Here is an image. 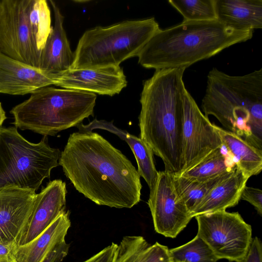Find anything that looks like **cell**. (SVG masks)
<instances>
[{
  "instance_id": "1",
  "label": "cell",
  "mask_w": 262,
  "mask_h": 262,
  "mask_svg": "<svg viewBox=\"0 0 262 262\" xmlns=\"http://www.w3.org/2000/svg\"><path fill=\"white\" fill-rule=\"evenodd\" d=\"M58 162L75 189L98 205L130 208L141 200L137 169L97 133L71 134Z\"/></svg>"
},
{
  "instance_id": "2",
  "label": "cell",
  "mask_w": 262,
  "mask_h": 262,
  "mask_svg": "<svg viewBox=\"0 0 262 262\" xmlns=\"http://www.w3.org/2000/svg\"><path fill=\"white\" fill-rule=\"evenodd\" d=\"M185 70H156L144 82L140 100V138L174 174L180 170Z\"/></svg>"
},
{
  "instance_id": "3",
  "label": "cell",
  "mask_w": 262,
  "mask_h": 262,
  "mask_svg": "<svg viewBox=\"0 0 262 262\" xmlns=\"http://www.w3.org/2000/svg\"><path fill=\"white\" fill-rule=\"evenodd\" d=\"M253 33L251 30H234L217 19L183 21L164 30L159 29L138 54V62L144 68L156 70L186 69L250 39Z\"/></svg>"
},
{
  "instance_id": "4",
  "label": "cell",
  "mask_w": 262,
  "mask_h": 262,
  "mask_svg": "<svg viewBox=\"0 0 262 262\" xmlns=\"http://www.w3.org/2000/svg\"><path fill=\"white\" fill-rule=\"evenodd\" d=\"M205 116H214L227 129L249 143L251 116L262 112V69L243 76L228 75L213 68L207 76L202 99Z\"/></svg>"
},
{
  "instance_id": "5",
  "label": "cell",
  "mask_w": 262,
  "mask_h": 262,
  "mask_svg": "<svg viewBox=\"0 0 262 262\" xmlns=\"http://www.w3.org/2000/svg\"><path fill=\"white\" fill-rule=\"evenodd\" d=\"M96 98L92 92L48 86L32 93L10 112L16 128L54 136L93 116Z\"/></svg>"
},
{
  "instance_id": "6",
  "label": "cell",
  "mask_w": 262,
  "mask_h": 262,
  "mask_svg": "<svg viewBox=\"0 0 262 262\" xmlns=\"http://www.w3.org/2000/svg\"><path fill=\"white\" fill-rule=\"evenodd\" d=\"M159 29L151 17L88 30L79 40L71 69L120 66L126 59L138 56Z\"/></svg>"
},
{
  "instance_id": "7",
  "label": "cell",
  "mask_w": 262,
  "mask_h": 262,
  "mask_svg": "<svg viewBox=\"0 0 262 262\" xmlns=\"http://www.w3.org/2000/svg\"><path fill=\"white\" fill-rule=\"evenodd\" d=\"M51 21L46 0L0 1V52L39 68Z\"/></svg>"
},
{
  "instance_id": "8",
  "label": "cell",
  "mask_w": 262,
  "mask_h": 262,
  "mask_svg": "<svg viewBox=\"0 0 262 262\" xmlns=\"http://www.w3.org/2000/svg\"><path fill=\"white\" fill-rule=\"evenodd\" d=\"M61 151L50 147L47 136L38 143L25 139L15 126L0 128V190L18 188L35 191L52 169Z\"/></svg>"
},
{
  "instance_id": "9",
  "label": "cell",
  "mask_w": 262,
  "mask_h": 262,
  "mask_svg": "<svg viewBox=\"0 0 262 262\" xmlns=\"http://www.w3.org/2000/svg\"><path fill=\"white\" fill-rule=\"evenodd\" d=\"M198 235L220 259L238 262L247 253L252 228L238 212L219 211L198 215Z\"/></svg>"
},
{
  "instance_id": "10",
  "label": "cell",
  "mask_w": 262,
  "mask_h": 262,
  "mask_svg": "<svg viewBox=\"0 0 262 262\" xmlns=\"http://www.w3.org/2000/svg\"><path fill=\"white\" fill-rule=\"evenodd\" d=\"M215 125L203 114L186 89L183 97L180 170L176 174L192 167L222 148L223 144Z\"/></svg>"
},
{
  "instance_id": "11",
  "label": "cell",
  "mask_w": 262,
  "mask_h": 262,
  "mask_svg": "<svg viewBox=\"0 0 262 262\" xmlns=\"http://www.w3.org/2000/svg\"><path fill=\"white\" fill-rule=\"evenodd\" d=\"M149 189L147 204L156 231L165 237H176L192 217L176 190L173 173L158 171L157 179Z\"/></svg>"
},
{
  "instance_id": "12",
  "label": "cell",
  "mask_w": 262,
  "mask_h": 262,
  "mask_svg": "<svg viewBox=\"0 0 262 262\" xmlns=\"http://www.w3.org/2000/svg\"><path fill=\"white\" fill-rule=\"evenodd\" d=\"M127 81L120 66L70 69L57 74L55 85L113 96L126 87Z\"/></svg>"
},
{
  "instance_id": "13",
  "label": "cell",
  "mask_w": 262,
  "mask_h": 262,
  "mask_svg": "<svg viewBox=\"0 0 262 262\" xmlns=\"http://www.w3.org/2000/svg\"><path fill=\"white\" fill-rule=\"evenodd\" d=\"M37 193L18 188L0 190V243L16 245L31 214Z\"/></svg>"
},
{
  "instance_id": "14",
  "label": "cell",
  "mask_w": 262,
  "mask_h": 262,
  "mask_svg": "<svg viewBox=\"0 0 262 262\" xmlns=\"http://www.w3.org/2000/svg\"><path fill=\"white\" fill-rule=\"evenodd\" d=\"M67 193L66 183L54 180L37 194L31 214L16 246L31 242L51 225L65 210Z\"/></svg>"
},
{
  "instance_id": "15",
  "label": "cell",
  "mask_w": 262,
  "mask_h": 262,
  "mask_svg": "<svg viewBox=\"0 0 262 262\" xmlns=\"http://www.w3.org/2000/svg\"><path fill=\"white\" fill-rule=\"evenodd\" d=\"M53 74L12 58L0 52V93L24 95L55 85Z\"/></svg>"
},
{
  "instance_id": "16",
  "label": "cell",
  "mask_w": 262,
  "mask_h": 262,
  "mask_svg": "<svg viewBox=\"0 0 262 262\" xmlns=\"http://www.w3.org/2000/svg\"><path fill=\"white\" fill-rule=\"evenodd\" d=\"M49 2L54 12V25L41 52L39 69L58 74L71 69L74 55L63 26L64 17L55 3Z\"/></svg>"
},
{
  "instance_id": "17",
  "label": "cell",
  "mask_w": 262,
  "mask_h": 262,
  "mask_svg": "<svg viewBox=\"0 0 262 262\" xmlns=\"http://www.w3.org/2000/svg\"><path fill=\"white\" fill-rule=\"evenodd\" d=\"M71 226L69 211H63L40 234L31 242L15 246L14 255L17 262H42L59 244L65 241Z\"/></svg>"
},
{
  "instance_id": "18",
  "label": "cell",
  "mask_w": 262,
  "mask_h": 262,
  "mask_svg": "<svg viewBox=\"0 0 262 262\" xmlns=\"http://www.w3.org/2000/svg\"><path fill=\"white\" fill-rule=\"evenodd\" d=\"M249 178L236 166L230 175L216 185L195 207L191 212L192 217L226 210L236 205Z\"/></svg>"
},
{
  "instance_id": "19",
  "label": "cell",
  "mask_w": 262,
  "mask_h": 262,
  "mask_svg": "<svg viewBox=\"0 0 262 262\" xmlns=\"http://www.w3.org/2000/svg\"><path fill=\"white\" fill-rule=\"evenodd\" d=\"M217 20L236 30L262 28V0H216Z\"/></svg>"
},
{
  "instance_id": "20",
  "label": "cell",
  "mask_w": 262,
  "mask_h": 262,
  "mask_svg": "<svg viewBox=\"0 0 262 262\" xmlns=\"http://www.w3.org/2000/svg\"><path fill=\"white\" fill-rule=\"evenodd\" d=\"M223 146L236 166L249 178L262 169V150L252 146L237 135L215 125Z\"/></svg>"
},
{
  "instance_id": "21",
  "label": "cell",
  "mask_w": 262,
  "mask_h": 262,
  "mask_svg": "<svg viewBox=\"0 0 262 262\" xmlns=\"http://www.w3.org/2000/svg\"><path fill=\"white\" fill-rule=\"evenodd\" d=\"M233 171L202 181L190 180L173 173L176 190L185 204L190 214L200 201L216 185L229 176Z\"/></svg>"
},
{
  "instance_id": "22",
  "label": "cell",
  "mask_w": 262,
  "mask_h": 262,
  "mask_svg": "<svg viewBox=\"0 0 262 262\" xmlns=\"http://www.w3.org/2000/svg\"><path fill=\"white\" fill-rule=\"evenodd\" d=\"M222 148H219L206 158L188 169L176 174L193 180H206L233 171L236 166L234 162H228Z\"/></svg>"
},
{
  "instance_id": "23",
  "label": "cell",
  "mask_w": 262,
  "mask_h": 262,
  "mask_svg": "<svg viewBox=\"0 0 262 262\" xmlns=\"http://www.w3.org/2000/svg\"><path fill=\"white\" fill-rule=\"evenodd\" d=\"M125 141L129 146L136 158L138 173L150 188L155 183L158 171L157 170L154 152L151 148L140 138L126 133Z\"/></svg>"
},
{
  "instance_id": "24",
  "label": "cell",
  "mask_w": 262,
  "mask_h": 262,
  "mask_svg": "<svg viewBox=\"0 0 262 262\" xmlns=\"http://www.w3.org/2000/svg\"><path fill=\"white\" fill-rule=\"evenodd\" d=\"M172 262H217L219 258L208 244L196 235L192 240L169 249Z\"/></svg>"
},
{
  "instance_id": "25",
  "label": "cell",
  "mask_w": 262,
  "mask_h": 262,
  "mask_svg": "<svg viewBox=\"0 0 262 262\" xmlns=\"http://www.w3.org/2000/svg\"><path fill=\"white\" fill-rule=\"evenodd\" d=\"M168 3L183 16V21L217 19L216 0H169Z\"/></svg>"
},
{
  "instance_id": "26",
  "label": "cell",
  "mask_w": 262,
  "mask_h": 262,
  "mask_svg": "<svg viewBox=\"0 0 262 262\" xmlns=\"http://www.w3.org/2000/svg\"><path fill=\"white\" fill-rule=\"evenodd\" d=\"M149 246L141 236H125L118 245L113 262H140Z\"/></svg>"
},
{
  "instance_id": "27",
  "label": "cell",
  "mask_w": 262,
  "mask_h": 262,
  "mask_svg": "<svg viewBox=\"0 0 262 262\" xmlns=\"http://www.w3.org/2000/svg\"><path fill=\"white\" fill-rule=\"evenodd\" d=\"M140 262H172L167 247L156 242L144 251Z\"/></svg>"
},
{
  "instance_id": "28",
  "label": "cell",
  "mask_w": 262,
  "mask_h": 262,
  "mask_svg": "<svg viewBox=\"0 0 262 262\" xmlns=\"http://www.w3.org/2000/svg\"><path fill=\"white\" fill-rule=\"evenodd\" d=\"M78 132L80 133L92 132L94 129L99 128L107 130L117 135L123 140H125L127 132L123 130L113 124L112 121L108 122L105 120H98L94 119L88 124L83 125L82 123L77 126Z\"/></svg>"
},
{
  "instance_id": "29",
  "label": "cell",
  "mask_w": 262,
  "mask_h": 262,
  "mask_svg": "<svg viewBox=\"0 0 262 262\" xmlns=\"http://www.w3.org/2000/svg\"><path fill=\"white\" fill-rule=\"evenodd\" d=\"M241 199L250 203L262 215V191L260 189L246 186L242 192Z\"/></svg>"
},
{
  "instance_id": "30",
  "label": "cell",
  "mask_w": 262,
  "mask_h": 262,
  "mask_svg": "<svg viewBox=\"0 0 262 262\" xmlns=\"http://www.w3.org/2000/svg\"><path fill=\"white\" fill-rule=\"evenodd\" d=\"M238 262H262V246L258 237L252 239L247 253Z\"/></svg>"
},
{
  "instance_id": "31",
  "label": "cell",
  "mask_w": 262,
  "mask_h": 262,
  "mask_svg": "<svg viewBox=\"0 0 262 262\" xmlns=\"http://www.w3.org/2000/svg\"><path fill=\"white\" fill-rule=\"evenodd\" d=\"M118 245L112 243L110 245L82 262H113Z\"/></svg>"
},
{
  "instance_id": "32",
  "label": "cell",
  "mask_w": 262,
  "mask_h": 262,
  "mask_svg": "<svg viewBox=\"0 0 262 262\" xmlns=\"http://www.w3.org/2000/svg\"><path fill=\"white\" fill-rule=\"evenodd\" d=\"M15 246L0 243V262H17L14 255Z\"/></svg>"
},
{
  "instance_id": "33",
  "label": "cell",
  "mask_w": 262,
  "mask_h": 262,
  "mask_svg": "<svg viewBox=\"0 0 262 262\" xmlns=\"http://www.w3.org/2000/svg\"><path fill=\"white\" fill-rule=\"evenodd\" d=\"M6 118V113L0 102V128L2 126V124Z\"/></svg>"
}]
</instances>
